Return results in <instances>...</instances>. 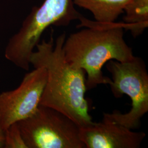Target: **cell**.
Returning <instances> with one entry per match:
<instances>
[{"instance_id":"obj_1","label":"cell","mask_w":148,"mask_h":148,"mask_svg":"<svg viewBox=\"0 0 148 148\" xmlns=\"http://www.w3.org/2000/svg\"><path fill=\"white\" fill-rule=\"evenodd\" d=\"M65 33L54 43L43 40L36 46L30 58L34 68L43 67L47 71V79L40 104L62 112L80 127L93 122L89 113V105L85 98L87 90L86 72L66 59L63 45Z\"/></svg>"},{"instance_id":"obj_2","label":"cell","mask_w":148,"mask_h":148,"mask_svg":"<svg viewBox=\"0 0 148 148\" xmlns=\"http://www.w3.org/2000/svg\"><path fill=\"white\" fill-rule=\"evenodd\" d=\"M79 20L81 22L79 27L87 28L65 38L63 45L65 58L86 72L87 90L101 84L110 85L112 80L103 74V66L110 60L125 62L135 57L132 48L124 39L127 24L92 21L83 16Z\"/></svg>"},{"instance_id":"obj_3","label":"cell","mask_w":148,"mask_h":148,"mask_svg":"<svg viewBox=\"0 0 148 148\" xmlns=\"http://www.w3.org/2000/svg\"><path fill=\"white\" fill-rule=\"evenodd\" d=\"M81 16L74 8L73 0H45L40 7L32 8L19 31L10 38L5 47V58L28 71L31 54L43 32L51 25L66 26Z\"/></svg>"},{"instance_id":"obj_4","label":"cell","mask_w":148,"mask_h":148,"mask_svg":"<svg viewBox=\"0 0 148 148\" xmlns=\"http://www.w3.org/2000/svg\"><path fill=\"white\" fill-rule=\"evenodd\" d=\"M106 67L112 76L110 85L116 98L123 95L132 101V108L126 114L115 110L104 113L103 119L120 124L130 130L138 128L140 120L148 111V74L143 59L134 57L131 60L120 62L110 60Z\"/></svg>"},{"instance_id":"obj_5","label":"cell","mask_w":148,"mask_h":148,"mask_svg":"<svg viewBox=\"0 0 148 148\" xmlns=\"http://www.w3.org/2000/svg\"><path fill=\"white\" fill-rule=\"evenodd\" d=\"M16 123L27 148H85L79 125L50 107L40 104L31 116Z\"/></svg>"},{"instance_id":"obj_6","label":"cell","mask_w":148,"mask_h":148,"mask_svg":"<svg viewBox=\"0 0 148 148\" xmlns=\"http://www.w3.org/2000/svg\"><path fill=\"white\" fill-rule=\"evenodd\" d=\"M47 75L45 68H35L25 74L16 88L0 94V120L5 129L31 116L36 110Z\"/></svg>"},{"instance_id":"obj_7","label":"cell","mask_w":148,"mask_h":148,"mask_svg":"<svg viewBox=\"0 0 148 148\" xmlns=\"http://www.w3.org/2000/svg\"><path fill=\"white\" fill-rule=\"evenodd\" d=\"M145 135L103 119L101 122L80 127L79 131L85 148H138Z\"/></svg>"},{"instance_id":"obj_8","label":"cell","mask_w":148,"mask_h":148,"mask_svg":"<svg viewBox=\"0 0 148 148\" xmlns=\"http://www.w3.org/2000/svg\"><path fill=\"white\" fill-rule=\"evenodd\" d=\"M131 0H73L74 5L90 11L96 21L114 23Z\"/></svg>"},{"instance_id":"obj_9","label":"cell","mask_w":148,"mask_h":148,"mask_svg":"<svg viewBox=\"0 0 148 148\" xmlns=\"http://www.w3.org/2000/svg\"><path fill=\"white\" fill-rule=\"evenodd\" d=\"M123 19L134 37L142 34L148 26V0H131L123 9Z\"/></svg>"},{"instance_id":"obj_10","label":"cell","mask_w":148,"mask_h":148,"mask_svg":"<svg viewBox=\"0 0 148 148\" xmlns=\"http://www.w3.org/2000/svg\"><path fill=\"white\" fill-rule=\"evenodd\" d=\"M4 148H27L17 123L5 129Z\"/></svg>"},{"instance_id":"obj_11","label":"cell","mask_w":148,"mask_h":148,"mask_svg":"<svg viewBox=\"0 0 148 148\" xmlns=\"http://www.w3.org/2000/svg\"><path fill=\"white\" fill-rule=\"evenodd\" d=\"M5 129L3 128L0 120V148H4Z\"/></svg>"}]
</instances>
